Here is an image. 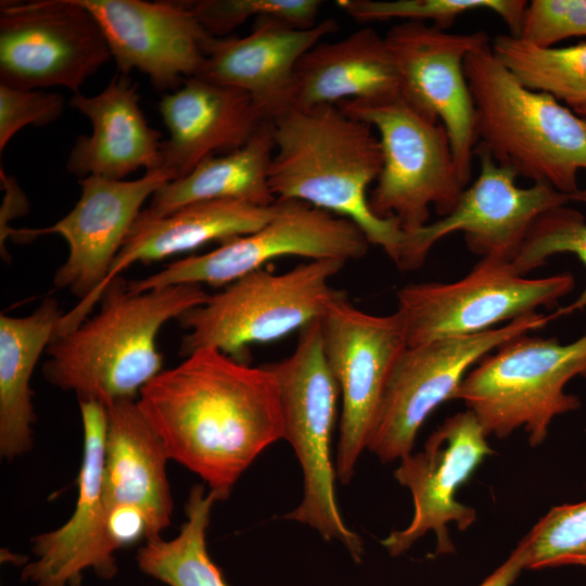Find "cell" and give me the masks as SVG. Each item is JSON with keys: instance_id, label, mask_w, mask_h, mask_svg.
<instances>
[{"instance_id": "cell-1", "label": "cell", "mask_w": 586, "mask_h": 586, "mask_svg": "<svg viewBox=\"0 0 586 586\" xmlns=\"http://www.w3.org/2000/svg\"><path fill=\"white\" fill-rule=\"evenodd\" d=\"M169 459L226 499L252 462L283 438L276 374L214 347L198 348L162 370L137 398Z\"/></svg>"}, {"instance_id": "cell-2", "label": "cell", "mask_w": 586, "mask_h": 586, "mask_svg": "<svg viewBox=\"0 0 586 586\" xmlns=\"http://www.w3.org/2000/svg\"><path fill=\"white\" fill-rule=\"evenodd\" d=\"M271 122L275 150L268 182L276 200L298 201L346 218L397 265L406 232L369 204L382 168L378 135L337 105L290 107Z\"/></svg>"}, {"instance_id": "cell-3", "label": "cell", "mask_w": 586, "mask_h": 586, "mask_svg": "<svg viewBox=\"0 0 586 586\" xmlns=\"http://www.w3.org/2000/svg\"><path fill=\"white\" fill-rule=\"evenodd\" d=\"M199 284H179L132 293L120 277L101 297V309L49 344L43 374L51 384L105 407L137 399L163 370L156 347L162 327L204 304Z\"/></svg>"}, {"instance_id": "cell-4", "label": "cell", "mask_w": 586, "mask_h": 586, "mask_svg": "<svg viewBox=\"0 0 586 586\" xmlns=\"http://www.w3.org/2000/svg\"><path fill=\"white\" fill-rule=\"evenodd\" d=\"M464 72L475 116V149L533 183L568 194L586 170V119L553 97L522 86L491 42L472 51Z\"/></svg>"}, {"instance_id": "cell-5", "label": "cell", "mask_w": 586, "mask_h": 586, "mask_svg": "<svg viewBox=\"0 0 586 586\" xmlns=\"http://www.w3.org/2000/svg\"><path fill=\"white\" fill-rule=\"evenodd\" d=\"M586 379V332L570 343L525 333L484 356L464 377L454 399L462 400L487 436L523 429L532 447L543 444L555 418L581 407L566 393Z\"/></svg>"}, {"instance_id": "cell-6", "label": "cell", "mask_w": 586, "mask_h": 586, "mask_svg": "<svg viewBox=\"0 0 586 586\" xmlns=\"http://www.w3.org/2000/svg\"><path fill=\"white\" fill-rule=\"evenodd\" d=\"M370 125L382 150V168L369 196L375 215L411 233L429 224L430 207L448 215L468 187L458 170L445 126L403 93L374 102L337 105Z\"/></svg>"}, {"instance_id": "cell-7", "label": "cell", "mask_w": 586, "mask_h": 586, "mask_svg": "<svg viewBox=\"0 0 586 586\" xmlns=\"http://www.w3.org/2000/svg\"><path fill=\"white\" fill-rule=\"evenodd\" d=\"M268 366L279 383L283 440L293 447L304 476L303 498L284 518L339 540L359 563L362 540L345 524L335 496L331 444L340 388L324 354L320 320L300 331L292 355Z\"/></svg>"}, {"instance_id": "cell-8", "label": "cell", "mask_w": 586, "mask_h": 586, "mask_svg": "<svg viewBox=\"0 0 586 586\" xmlns=\"http://www.w3.org/2000/svg\"><path fill=\"white\" fill-rule=\"evenodd\" d=\"M344 265L318 259L282 273L260 268L241 277L180 317L188 329L181 354L214 347L246 362L250 345L279 340L320 320L329 305L345 295L330 285Z\"/></svg>"}, {"instance_id": "cell-9", "label": "cell", "mask_w": 586, "mask_h": 586, "mask_svg": "<svg viewBox=\"0 0 586 586\" xmlns=\"http://www.w3.org/2000/svg\"><path fill=\"white\" fill-rule=\"evenodd\" d=\"M575 285L570 272L542 278L518 273L511 262L483 257L453 282L410 283L397 291L408 346L483 333L501 322L557 306Z\"/></svg>"}, {"instance_id": "cell-10", "label": "cell", "mask_w": 586, "mask_h": 586, "mask_svg": "<svg viewBox=\"0 0 586 586\" xmlns=\"http://www.w3.org/2000/svg\"><path fill=\"white\" fill-rule=\"evenodd\" d=\"M557 319L533 313L493 330L408 346L386 384L367 449L382 462L412 453L420 428L443 403L454 399L464 377L505 342Z\"/></svg>"}, {"instance_id": "cell-11", "label": "cell", "mask_w": 586, "mask_h": 586, "mask_svg": "<svg viewBox=\"0 0 586 586\" xmlns=\"http://www.w3.org/2000/svg\"><path fill=\"white\" fill-rule=\"evenodd\" d=\"M369 242L351 220L298 201H276L273 216L259 229L221 242L201 255L167 265L143 279L127 283L132 293L179 284L224 285L283 256L310 260L362 258Z\"/></svg>"}, {"instance_id": "cell-12", "label": "cell", "mask_w": 586, "mask_h": 586, "mask_svg": "<svg viewBox=\"0 0 586 586\" xmlns=\"http://www.w3.org/2000/svg\"><path fill=\"white\" fill-rule=\"evenodd\" d=\"M322 344L342 400L335 469L347 484L365 449L386 384L408 347L397 311L373 315L346 295L333 301L320 319Z\"/></svg>"}, {"instance_id": "cell-13", "label": "cell", "mask_w": 586, "mask_h": 586, "mask_svg": "<svg viewBox=\"0 0 586 586\" xmlns=\"http://www.w3.org/2000/svg\"><path fill=\"white\" fill-rule=\"evenodd\" d=\"M111 59L97 20L79 0L1 2L0 85L77 94Z\"/></svg>"}, {"instance_id": "cell-14", "label": "cell", "mask_w": 586, "mask_h": 586, "mask_svg": "<svg viewBox=\"0 0 586 586\" xmlns=\"http://www.w3.org/2000/svg\"><path fill=\"white\" fill-rule=\"evenodd\" d=\"M480 171L455 208L411 233L397 267L413 270L423 265L432 247L445 237L461 232L468 249L483 257L512 262L535 222L547 212L570 203V196L549 184L519 187L518 175L499 165L487 152L474 150Z\"/></svg>"}, {"instance_id": "cell-15", "label": "cell", "mask_w": 586, "mask_h": 586, "mask_svg": "<svg viewBox=\"0 0 586 586\" xmlns=\"http://www.w3.org/2000/svg\"><path fill=\"white\" fill-rule=\"evenodd\" d=\"M493 453L484 429L467 409L448 417L422 450L403 457L394 476L410 491L413 515L405 528L381 540L388 553H404L428 532L435 533L436 556L454 552L447 525L466 531L477 518L476 510L458 501L456 494Z\"/></svg>"}, {"instance_id": "cell-16", "label": "cell", "mask_w": 586, "mask_h": 586, "mask_svg": "<svg viewBox=\"0 0 586 586\" xmlns=\"http://www.w3.org/2000/svg\"><path fill=\"white\" fill-rule=\"evenodd\" d=\"M384 38L403 94L445 126L458 170L469 186L476 139L464 62L472 51L491 42L488 35L482 30L453 34L426 23L403 21Z\"/></svg>"}, {"instance_id": "cell-17", "label": "cell", "mask_w": 586, "mask_h": 586, "mask_svg": "<svg viewBox=\"0 0 586 586\" xmlns=\"http://www.w3.org/2000/svg\"><path fill=\"white\" fill-rule=\"evenodd\" d=\"M171 180L163 167L135 180L80 178V198L67 215L50 227L13 230L11 234L21 240L50 233L64 238L69 253L55 272L54 284L82 300L106 278L143 203Z\"/></svg>"}, {"instance_id": "cell-18", "label": "cell", "mask_w": 586, "mask_h": 586, "mask_svg": "<svg viewBox=\"0 0 586 586\" xmlns=\"http://www.w3.org/2000/svg\"><path fill=\"white\" fill-rule=\"evenodd\" d=\"M79 409L84 456L77 502L62 526L31 538L37 559L23 568L21 578L34 586H81L86 570L103 579L118 571L102 491L106 408L97 400L79 399Z\"/></svg>"}, {"instance_id": "cell-19", "label": "cell", "mask_w": 586, "mask_h": 586, "mask_svg": "<svg viewBox=\"0 0 586 586\" xmlns=\"http://www.w3.org/2000/svg\"><path fill=\"white\" fill-rule=\"evenodd\" d=\"M97 20L120 75L136 69L162 91L199 75L209 35L186 2L79 0Z\"/></svg>"}, {"instance_id": "cell-20", "label": "cell", "mask_w": 586, "mask_h": 586, "mask_svg": "<svg viewBox=\"0 0 586 586\" xmlns=\"http://www.w3.org/2000/svg\"><path fill=\"white\" fill-rule=\"evenodd\" d=\"M336 29L332 18L309 28L257 18L244 37L212 36L195 77L244 91L270 120L291 107L294 73L302 56Z\"/></svg>"}, {"instance_id": "cell-21", "label": "cell", "mask_w": 586, "mask_h": 586, "mask_svg": "<svg viewBox=\"0 0 586 586\" xmlns=\"http://www.w3.org/2000/svg\"><path fill=\"white\" fill-rule=\"evenodd\" d=\"M270 206L218 200L184 205L157 218L139 214L104 281L65 313L55 334L63 335L87 319L104 291L133 263H152L198 249L212 241H228L263 227L275 214Z\"/></svg>"}, {"instance_id": "cell-22", "label": "cell", "mask_w": 586, "mask_h": 586, "mask_svg": "<svg viewBox=\"0 0 586 586\" xmlns=\"http://www.w3.org/2000/svg\"><path fill=\"white\" fill-rule=\"evenodd\" d=\"M158 111L168 131L162 167L174 180L217 152L240 149L267 120L244 91L200 77L165 94Z\"/></svg>"}, {"instance_id": "cell-23", "label": "cell", "mask_w": 586, "mask_h": 586, "mask_svg": "<svg viewBox=\"0 0 586 586\" xmlns=\"http://www.w3.org/2000/svg\"><path fill=\"white\" fill-rule=\"evenodd\" d=\"M69 105L86 116L91 133L79 136L68 155L66 169L80 177L123 180L145 168L162 167L161 133L150 127L139 105L137 85L115 75L98 94H74Z\"/></svg>"}, {"instance_id": "cell-24", "label": "cell", "mask_w": 586, "mask_h": 586, "mask_svg": "<svg viewBox=\"0 0 586 586\" xmlns=\"http://www.w3.org/2000/svg\"><path fill=\"white\" fill-rule=\"evenodd\" d=\"M105 408L102 491L106 509L117 506L138 509L146 522L145 540L161 537L173 514L165 447L137 399L117 400Z\"/></svg>"}, {"instance_id": "cell-25", "label": "cell", "mask_w": 586, "mask_h": 586, "mask_svg": "<svg viewBox=\"0 0 586 586\" xmlns=\"http://www.w3.org/2000/svg\"><path fill=\"white\" fill-rule=\"evenodd\" d=\"M400 93L385 38L367 26L334 42L320 41L302 56L294 73L291 107L374 102Z\"/></svg>"}, {"instance_id": "cell-26", "label": "cell", "mask_w": 586, "mask_h": 586, "mask_svg": "<svg viewBox=\"0 0 586 586\" xmlns=\"http://www.w3.org/2000/svg\"><path fill=\"white\" fill-rule=\"evenodd\" d=\"M62 316L54 298L24 317L0 316V454L7 459L31 449L36 416L30 378Z\"/></svg>"}, {"instance_id": "cell-27", "label": "cell", "mask_w": 586, "mask_h": 586, "mask_svg": "<svg viewBox=\"0 0 586 586\" xmlns=\"http://www.w3.org/2000/svg\"><path fill=\"white\" fill-rule=\"evenodd\" d=\"M273 150L271 122L265 120L240 149L209 156L162 186L140 215L157 218L191 203L218 200L270 206L277 201L268 182Z\"/></svg>"}, {"instance_id": "cell-28", "label": "cell", "mask_w": 586, "mask_h": 586, "mask_svg": "<svg viewBox=\"0 0 586 586\" xmlns=\"http://www.w3.org/2000/svg\"><path fill=\"white\" fill-rule=\"evenodd\" d=\"M216 501L213 492L205 494L203 485H194L179 534L169 540L148 539L138 550L136 561L141 572L167 586H228L206 547V531Z\"/></svg>"}, {"instance_id": "cell-29", "label": "cell", "mask_w": 586, "mask_h": 586, "mask_svg": "<svg viewBox=\"0 0 586 586\" xmlns=\"http://www.w3.org/2000/svg\"><path fill=\"white\" fill-rule=\"evenodd\" d=\"M496 58L525 88L566 104L586 95V41L542 48L512 35L491 41Z\"/></svg>"}, {"instance_id": "cell-30", "label": "cell", "mask_w": 586, "mask_h": 586, "mask_svg": "<svg viewBox=\"0 0 586 586\" xmlns=\"http://www.w3.org/2000/svg\"><path fill=\"white\" fill-rule=\"evenodd\" d=\"M336 5L359 23L390 20L433 22V26L448 29L457 17L476 10L497 14L510 35L518 37L527 5L525 0H339Z\"/></svg>"}, {"instance_id": "cell-31", "label": "cell", "mask_w": 586, "mask_h": 586, "mask_svg": "<svg viewBox=\"0 0 586 586\" xmlns=\"http://www.w3.org/2000/svg\"><path fill=\"white\" fill-rule=\"evenodd\" d=\"M570 201L586 204V189L571 194ZM560 253L574 254L586 268V220L581 212L566 205L547 212L535 222L511 263L518 273L526 276ZM585 307L586 285L573 303L558 308L555 315L560 318Z\"/></svg>"}, {"instance_id": "cell-32", "label": "cell", "mask_w": 586, "mask_h": 586, "mask_svg": "<svg viewBox=\"0 0 586 586\" xmlns=\"http://www.w3.org/2000/svg\"><path fill=\"white\" fill-rule=\"evenodd\" d=\"M515 550L524 569L586 566V500L552 507Z\"/></svg>"}, {"instance_id": "cell-33", "label": "cell", "mask_w": 586, "mask_h": 586, "mask_svg": "<svg viewBox=\"0 0 586 586\" xmlns=\"http://www.w3.org/2000/svg\"><path fill=\"white\" fill-rule=\"evenodd\" d=\"M212 36L225 35L247 18H273L296 28L316 25L319 0H201L186 2Z\"/></svg>"}, {"instance_id": "cell-34", "label": "cell", "mask_w": 586, "mask_h": 586, "mask_svg": "<svg viewBox=\"0 0 586 586\" xmlns=\"http://www.w3.org/2000/svg\"><path fill=\"white\" fill-rule=\"evenodd\" d=\"M518 37L542 48L571 37H586V0L527 2Z\"/></svg>"}, {"instance_id": "cell-35", "label": "cell", "mask_w": 586, "mask_h": 586, "mask_svg": "<svg viewBox=\"0 0 586 586\" xmlns=\"http://www.w3.org/2000/svg\"><path fill=\"white\" fill-rule=\"evenodd\" d=\"M65 101L60 93L41 89H14L0 85V151L28 126H46L60 117Z\"/></svg>"}, {"instance_id": "cell-36", "label": "cell", "mask_w": 586, "mask_h": 586, "mask_svg": "<svg viewBox=\"0 0 586 586\" xmlns=\"http://www.w3.org/2000/svg\"><path fill=\"white\" fill-rule=\"evenodd\" d=\"M107 512L109 534L116 549L130 545L142 537L146 538V522L138 509L129 506H117Z\"/></svg>"}, {"instance_id": "cell-37", "label": "cell", "mask_w": 586, "mask_h": 586, "mask_svg": "<svg viewBox=\"0 0 586 586\" xmlns=\"http://www.w3.org/2000/svg\"><path fill=\"white\" fill-rule=\"evenodd\" d=\"M1 181L3 183L5 195L1 208V247L3 241L10 234L8 222L10 219L22 215L27 211L28 203L18 184L12 177H9L1 169Z\"/></svg>"}, {"instance_id": "cell-38", "label": "cell", "mask_w": 586, "mask_h": 586, "mask_svg": "<svg viewBox=\"0 0 586 586\" xmlns=\"http://www.w3.org/2000/svg\"><path fill=\"white\" fill-rule=\"evenodd\" d=\"M522 570H524L522 559L514 549L509 558L479 586H511Z\"/></svg>"}, {"instance_id": "cell-39", "label": "cell", "mask_w": 586, "mask_h": 586, "mask_svg": "<svg viewBox=\"0 0 586 586\" xmlns=\"http://www.w3.org/2000/svg\"><path fill=\"white\" fill-rule=\"evenodd\" d=\"M568 106L577 115L586 119V95L570 101Z\"/></svg>"}, {"instance_id": "cell-40", "label": "cell", "mask_w": 586, "mask_h": 586, "mask_svg": "<svg viewBox=\"0 0 586 586\" xmlns=\"http://www.w3.org/2000/svg\"><path fill=\"white\" fill-rule=\"evenodd\" d=\"M586 431V430H585Z\"/></svg>"}]
</instances>
